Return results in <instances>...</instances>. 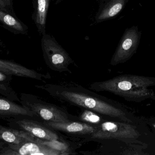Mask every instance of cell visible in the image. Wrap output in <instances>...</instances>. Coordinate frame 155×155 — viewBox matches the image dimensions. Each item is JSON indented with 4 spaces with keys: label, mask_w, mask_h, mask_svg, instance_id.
<instances>
[{
    "label": "cell",
    "mask_w": 155,
    "mask_h": 155,
    "mask_svg": "<svg viewBox=\"0 0 155 155\" xmlns=\"http://www.w3.org/2000/svg\"><path fill=\"white\" fill-rule=\"evenodd\" d=\"M11 149L20 155H59L61 152L54 150L35 140V142H26L20 144L9 145Z\"/></svg>",
    "instance_id": "obj_9"
},
{
    "label": "cell",
    "mask_w": 155,
    "mask_h": 155,
    "mask_svg": "<svg viewBox=\"0 0 155 155\" xmlns=\"http://www.w3.org/2000/svg\"><path fill=\"white\" fill-rule=\"evenodd\" d=\"M61 103L83 107L99 114L124 119L125 113L115 102L75 83L35 86Z\"/></svg>",
    "instance_id": "obj_1"
},
{
    "label": "cell",
    "mask_w": 155,
    "mask_h": 155,
    "mask_svg": "<svg viewBox=\"0 0 155 155\" xmlns=\"http://www.w3.org/2000/svg\"><path fill=\"white\" fill-rule=\"evenodd\" d=\"M51 0H35L33 19L38 32L42 35L46 33L47 14Z\"/></svg>",
    "instance_id": "obj_11"
},
{
    "label": "cell",
    "mask_w": 155,
    "mask_h": 155,
    "mask_svg": "<svg viewBox=\"0 0 155 155\" xmlns=\"http://www.w3.org/2000/svg\"><path fill=\"white\" fill-rule=\"evenodd\" d=\"M36 140L39 143H41L47 146L54 150L61 152L62 155L69 154L68 153H66L68 150V147H67V145L61 143L60 141H57V140L50 141H45V140L39 139L37 137H36Z\"/></svg>",
    "instance_id": "obj_14"
},
{
    "label": "cell",
    "mask_w": 155,
    "mask_h": 155,
    "mask_svg": "<svg viewBox=\"0 0 155 155\" xmlns=\"http://www.w3.org/2000/svg\"><path fill=\"white\" fill-rule=\"evenodd\" d=\"M23 101L27 107L45 122H64L71 121L70 115L63 108L43 101L37 96L25 95Z\"/></svg>",
    "instance_id": "obj_3"
},
{
    "label": "cell",
    "mask_w": 155,
    "mask_h": 155,
    "mask_svg": "<svg viewBox=\"0 0 155 155\" xmlns=\"http://www.w3.org/2000/svg\"><path fill=\"white\" fill-rule=\"evenodd\" d=\"M141 35L142 32L137 26L134 25L126 29L112 56L110 64L115 66L129 59L136 52Z\"/></svg>",
    "instance_id": "obj_4"
},
{
    "label": "cell",
    "mask_w": 155,
    "mask_h": 155,
    "mask_svg": "<svg viewBox=\"0 0 155 155\" xmlns=\"http://www.w3.org/2000/svg\"><path fill=\"white\" fill-rule=\"evenodd\" d=\"M36 137L26 131L0 126V139L12 144H20L26 142H35Z\"/></svg>",
    "instance_id": "obj_10"
},
{
    "label": "cell",
    "mask_w": 155,
    "mask_h": 155,
    "mask_svg": "<svg viewBox=\"0 0 155 155\" xmlns=\"http://www.w3.org/2000/svg\"><path fill=\"white\" fill-rule=\"evenodd\" d=\"M0 114L35 116L32 111L25 106H21L9 100L0 98Z\"/></svg>",
    "instance_id": "obj_12"
},
{
    "label": "cell",
    "mask_w": 155,
    "mask_h": 155,
    "mask_svg": "<svg viewBox=\"0 0 155 155\" xmlns=\"http://www.w3.org/2000/svg\"><path fill=\"white\" fill-rule=\"evenodd\" d=\"M41 43L44 59L47 66L55 72L71 73L69 67L74 62L54 37L45 33L42 35Z\"/></svg>",
    "instance_id": "obj_2"
},
{
    "label": "cell",
    "mask_w": 155,
    "mask_h": 155,
    "mask_svg": "<svg viewBox=\"0 0 155 155\" xmlns=\"http://www.w3.org/2000/svg\"><path fill=\"white\" fill-rule=\"evenodd\" d=\"M80 120L84 121V123L95 124L96 126L101 123V117L97 115L94 112L89 110H85L80 116Z\"/></svg>",
    "instance_id": "obj_15"
},
{
    "label": "cell",
    "mask_w": 155,
    "mask_h": 155,
    "mask_svg": "<svg viewBox=\"0 0 155 155\" xmlns=\"http://www.w3.org/2000/svg\"><path fill=\"white\" fill-rule=\"evenodd\" d=\"M21 128L32 134L35 137L45 141H55L59 136L54 130L48 128L42 123L24 119L16 122Z\"/></svg>",
    "instance_id": "obj_8"
},
{
    "label": "cell",
    "mask_w": 155,
    "mask_h": 155,
    "mask_svg": "<svg viewBox=\"0 0 155 155\" xmlns=\"http://www.w3.org/2000/svg\"><path fill=\"white\" fill-rule=\"evenodd\" d=\"M0 22L5 25L20 32H24L26 30L24 25L17 19L1 10H0Z\"/></svg>",
    "instance_id": "obj_13"
},
{
    "label": "cell",
    "mask_w": 155,
    "mask_h": 155,
    "mask_svg": "<svg viewBox=\"0 0 155 155\" xmlns=\"http://www.w3.org/2000/svg\"><path fill=\"white\" fill-rule=\"evenodd\" d=\"M0 72L6 75H15L28 77L40 81L51 78L49 73L41 74L31 69H28L19 64L0 59Z\"/></svg>",
    "instance_id": "obj_6"
},
{
    "label": "cell",
    "mask_w": 155,
    "mask_h": 155,
    "mask_svg": "<svg viewBox=\"0 0 155 155\" xmlns=\"http://www.w3.org/2000/svg\"><path fill=\"white\" fill-rule=\"evenodd\" d=\"M7 88L4 85L0 84V91H6Z\"/></svg>",
    "instance_id": "obj_18"
},
{
    "label": "cell",
    "mask_w": 155,
    "mask_h": 155,
    "mask_svg": "<svg viewBox=\"0 0 155 155\" xmlns=\"http://www.w3.org/2000/svg\"><path fill=\"white\" fill-rule=\"evenodd\" d=\"M55 1V4H58L59 3L61 2L62 1H63V0H54Z\"/></svg>",
    "instance_id": "obj_19"
},
{
    "label": "cell",
    "mask_w": 155,
    "mask_h": 155,
    "mask_svg": "<svg viewBox=\"0 0 155 155\" xmlns=\"http://www.w3.org/2000/svg\"><path fill=\"white\" fill-rule=\"evenodd\" d=\"M44 125L54 131H60L63 133L76 135H86L92 134L97 129L96 125H93L84 122H45L42 123Z\"/></svg>",
    "instance_id": "obj_5"
},
{
    "label": "cell",
    "mask_w": 155,
    "mask_h": 155,
    "mask_svg": "<svg viewBox=\"0 0 155 155\" xmlns=\"http://www.w3.org/2000/svg\"><path fill=\"white\" fill-rule=\"evenodd\" d=\"M11 4V0H0V8H5Z\"/></svg>",
    "instance_id": "obj_16"
},
{
    "label": "cell",
    "mask_w": 155,
    "mask_h": 155,
    "mask_svg": "<svg viewBox=\"0 0 155 155\" xmlns=\"http://www.w3.org/2000/svg\"><path fill=\"white\" fill-rule=\"evenodd\" d=\"M6 76L5 74L0 72V82L5 81L6 80Z\"/></svg>",
    "instance_id": "obj_17"
},
{
    "label": "cell",
    "mask_w": 155,
    "mask_h": 155,
    "mask_svg": "<svg viewBox=\"0 0 155 155\" xmlns=\"http://www.w3.org/2000/svg\"><path fill=\"white\" fill-rule=\"evenodd\" d=\"M129 0H101L95 16L97 23L113 19L124 9Z\"/></svg>",
    "instance_id": "obj_7"
}]
</instances>
